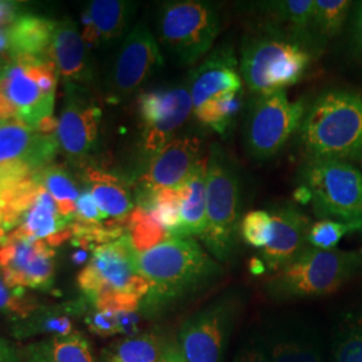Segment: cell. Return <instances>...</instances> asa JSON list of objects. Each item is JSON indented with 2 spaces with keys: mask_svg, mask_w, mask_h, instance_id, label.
<instances>
[{
  "mask_svg": "<svg viewBox=\"0 0 362 362\" xmlns=\"http://www.w3.org/2000/svg\"><path fill=\"white\" fill-rule=\"evenodd\" d=\"M86 324L91 332L103 337L119 334L118 325V311L110 309H94L86 317Z\"/></svg>",
  "mask_w": 362,
  "mask_h": 362,
  "instance_id": "41",
  "label": "cell"
},
{
  "mask_svg": "<svg viewBox=\"0 0 362 362\" xmlns=\"http://www.w3.org/2000/svg\"><path fill=\"white\" fill-rule=\"evenodd\" d=\"M243 106V91L223 94L194 109V116L202 125L224 136Z\"/></svg>",
  "mask_w": 362,
  "mask_h": 362,
  "instance_id": "31",
  "label": "cell"
},
{
  "mask_svg": "<svg viewBox=\"0 0 362 362\" xmlns=\"http://www.w3.org/2000/svg\"><path fill=\"white\" fill-rule=\"evenodd\" d=\"M356 30H357V38L362 46V3L358 7V13H357V22H356Z\"/></svg>",
  "mask_w": 362,
  "mask_h": 362,
  "instance_id": "48",
  "label": "cell"
},
{
  "mask_svg": "<svg viewBox=\"0 0 362 362\" xmlns=\"http://www.w3.org/2000/svg\"><path fill=\"white\" fill-rule=\"evenodd\" d=\"M168 344L156 333H139L105 350L104 362H163Z\"/></svg>",
  "mask_w": 362,
  "mask_h": 362,
  "instance_id": "29",
  "label": "cell"
},
{
  "mask_svg": "<svg viewBox=\"0 0 362 362\" xmlns=\"http://www.w3.org/2000/svg\"><path fill=\"white\" fill-rule=\"evenodd\" d=\"M137 101L143 149L149 157L173 140L194 113L187 83L161 90L144 91Z\"/></svg>",
  "mask_w": 362,
  "mask_h": 362,
  "instance_id": "12",
  "label": "cell"
},
{
  "mask_svg": "<svg viewBox=\"0 0 362 362\" xmlns=\"http://www.w3.org/2000/svg\"><path fill=\"white\" fill-rule=\"evenodd\" d=\"M164 65L160 45L144 23L134 27L124 40L109 81V98L118 103L132 95Z\"/></svg>",
  "mask_w": 362,
  "mask_h": 362,
  "instance_id": "14",
  "label": "cell"
},
{
  "mask_svg": "<svg viewBox=\"0 0 362 362\" xmlns=\"http://www.w3.org/2000/svg\"><path fill=\"white\" fill-rule=\"evenodd\" d=\"M26 362H95L89 341L78 332L42 338L27 345Z\"/></svg>",
  "mask_w": 362,
  "mask_h": 362,
  "instance_id": "27",
  "label": "cell"
},
{
  "mask_svg": "<svg viewBox=\"0 0 362 362\" xmlns=\"http://www.w3.org/2000/svg\"><path fill=\"white\" fill-rule=\"evenodd\" d=\"M134 250L125 233L97 246L78 275V285L94 309L139 311L149 285L136 270Z\"/></svg>",
  "mask_w": 362,
  "mask_h": 362,
  "instance_id": "4",
  "label": "cell"
},
{
  "mask_svg": "<svg viewBox=\"0 0 362 362\" xmlns=\"http://www.w3.org/2000/svg\"><path fill=\"white\" fill-rule=\"evenodd\" d=\"M86 259H88V251L85 248H82L81 251H78L77 254L74 255V260L77 263H83Z\"/></svg>",
  "mask_w": 362,
  "mask_h": 362,
  "instance_id": "49",
  "label": "cell"
},
{
  "mask_svg": "<svg viewBox=\"0 0 362 362\" xmlns=\"http://www.w3.org/2000/svg\"><path fill=\"white\" fill-rule=\"evenodd\" d=\"M163 362H187L184 360L176 342H169Z\"/></svg>",
  "mask_w": 362,
  "mask_h": 362,
  "instance_id": "46",
  "label": "cell"
},
{
  "mask_svg": "<svg viewBox=\"0 0 362 362\" xmlns=\"http://www.w3.org/2000/svg\"><path fill=\"white\" fill-rule=\"evenodd\" d=\"M264 339L272 362H322L315 338L303 329H276Z\"/></svg>",
  "mask_w": 362,
  "mask_h": 362,
  "instance_id": "28",
  "label": "cell"
},
{
  "mask_svg": "<svg viewBox=\"0 0 362 362\" xmlns=\"http://www.w3.org/2000/svg\"><path fill=\"white\" fill-rule=\"evenodd\" d=\"M350 6L349 0H315L311 34L321 39L337 37L346 22Z\"/></svg>",
  "mask_w": 362,
  "mask_h": 362,
  "instance_id": "34",
  "label": "cell"
},
{
  "mask_svg": "<svg viewBox=\"0 0 362 362\" xmlns=\"http://www.w3.org/2000/svg\"><path fill=\"white\" fill-rule=\"evenodd\" d=\"M85 181L106 218H112L113 220L110 221L117 224L127 226L130 212L133 211V203L125 182L118 176L91 167L85 169Z\"/></svg>",
  "mask_w": 362,
  "mask_h": 362,
  "instance_id": "24",
  "label": "cell"
},
{
  "mask_svg": "<svg viewBox=\"0 0 362 362\" xmlns=\"http://www.w3.org/2000/svg\"><path fill=\"white\" fill-rule=\"evenodd\" d=\"M35 129L45 136H52L58 129V119L54 116L46 117L39 122Z\"/></svg>",
  "mask_w": 362,
  "mask_h": 362,
  "instance_id": "45",
  "label": "cell"
},
{
  "mask_svg": "<svg viewBox=\"0 0 362 362\" xmlns=\"http://www.w3.org/2000/svg\"><path fill=\"white\" fill-rule=\"evenodd\" d=\"M70 223L59 214L52 194L42 187L22 223L10 233L22 239L42 240L50 247L59 246L73 236Z\"/></svg>",
  "mask_w": 362,
  "mask_h": 362,
  "instance_id": "21",
  "label": "cell"
},
{
  "mask_svg": "<svg viewBox=\"0 0 362 362\" xmlns=\"http://www.w3.org/2000/svg\"><path fill=\"white\" fill-rule=\"evenodd\" d=\"M88 46L70 19L58 22L50 46V58L66 86H79L90 82L91 69Z\"/></svg>",
  "mask_w": 362,
  "mask_h": 362,
  "instance_id": "20",
  "label": "cell"
},
{
  "mask_svg": "<svg viewBox=\"0 0 362 362\" xmlns=\"http://www.w3.org/2000/svg\"><path fill=\"white\" fill-rule=\"evenodd\" d=\"M220 30L219 13L207 1H168L157 16L160 42L184 65H196L206 58Z\"/></svg>",
  "mask_w": 362,
  "mask_h": 362,
  "instance_id": "8",
  "label": "cell"
},
{
  "mask_svg": "<svg viewBox=\"0 0 362 362\" xmlns=\"http://www.w3.org/2000/svg\"><path fill=\"white\" fill-rule=\"evenodd\" d=\"M242 188L238 170L218 144L207 155V226L200 236L204 248L221 263H230L240 240Z\"/></svg>",
  "mask_w": 362,
  "mask_h": 362,
  "instance_id": "6",
  "label": "cell"
},
{
  "mask_svg": "<svg viewBox=\"0 0 362 362\" xmlns=\"http://www.w3.org/2000/svg\"><path fill=\"white\" fill-rule=\"evenodd\" d=\"M38 306L33 299L25 297L23 290L10 288L0 276V311L11 315L13 321L25 318Z\"/></svg>",
  "mask_w": 362,
  "mask_h": 362,
  "instance_id": "38",
  "label": "cell"
},
{
  "mask_svg": "<svg viewBox=\"0 0 362 362\" xmlns=\"http://www.w3.org/2000/svg\"><path fill=\"white\" fill-rule=\"evenodd\" d=\"M181 189H163L155 194L140 196L139 206L170 235L176 236L180 228Z\"/></svg>",
  "mask_w": 362,
  "mask_h": 362,
  "instance_id": "32",
  "label": "cell"
},
{
  "mask_svg": "<svg viewBox=\"0 0 362 362\" xmlns=\"http://www.w3.org/2000/svg\"><path fill=\"white\" fill-rule=\"evenodd\" d=\"M81 305H64L58 308H37L25 318L13 321V334L16 338H43L66 336L73 333L74 318L79 314Z\"/></svg>",
  "mask_w": 362,
  "mask_h": 362,
  "instance_id": "26",
  "label": "cell"
},
{
  "mask_svg": "<svg viewBox=\"0 0 362 362\" xmlns=\"http://www.w3.org/2000/svg\"><path fill=\"white\" fill-rule=\"evenodd\" d=\"M238 309V297L224 296L188 317L181 325L176 341L184 360L224 362Z\"/></svg>",
  "mask_w": 362,
  "mask_h": 362,
  "instance_id": "10",
  "label": "cell"
},
{
  "mask_svg": "<svg viewBox=\"0 0 362 362\" xmlns=\"http://www.w3.org/2000/svg\"><path fill=\"white\" fill-rule=\"evenodd\" d=\"M130 4L121 0H94L82 13V38L90 49L119 38L129 19Z\"/></svg>",
  "mask_w": 362,
  "mask_h": 362,
  "instance_id": "23",
  "label": "cell"
},
{
  "mask_svg": "<svg viewBox=\"0 0 362 362\" xmlns=\"http://www.w3.org/2000/svg\"><path fill=\"white\" fill-rule=\"evenodd\" d=\"M233 362H272L264 337L252 336L247 338L235 354Z\"/></svg>",
  "mask_w": 362,
  "mask_h": 362,
  "instance_id": "42",
  "label": "cell"
},
{
  "mask_svg": "<svg viewBox=\"0 0 362 362\" xmlns=\"http://www.w3.org/2000/svg\"><path fill=\"white\" fill-rule=\"evenodd\" d=\"M7 188H11V187H8L4 181L0 179V192H1V191H4V189H7Z\"/></svg>",
  "mask_w": 362,
  "mask_h": 362,
  "instance_id": "50",
  "label": "cell"
},
{
  "mask_svg": "<svg viewBox=\"0 0 362 362\" xmlns=\"http://www.w3.org/2000/svg\"><path fill=\"white\" fill-rule=\"evenodd\" d=\"M299 181L308 191L318 219L339 221L354 233H362V172L356 165L308 157L299 172Z\"/></svg>",
  "mask_w": 362,
  "mask_h": 362,
  "instance_id": "7",
  "label": "cell"
},
{
  "mask_svg": "<svg viewBox=\"0 0 362 362\" xmlns=\"http://www.w3.org/2000/svg\"><path fill=\"white\" fill-rule=\"evenodd\" d=\"M272 226V215L269 211H250L240 221V236L247 245L262 250L270 242Z\"/></svg>",
  "mask_w": 362,
  "mask_h": 362,
  "instance_id": "36",
  "label": "cell"
},
{
  "mask_svg": "<svg viewBox=\"0 0 362 362\" xmlns=\"http://www.w3.org/2000/svg\"><path fill=\"white\" fill-rule=\"evenodd\" d=\"M350 233L354 231L348 224L334 220H318L311 226L309 245L324 251L336 250L341 239Z\"/></svg>",
  "mask_w": 362,
  "mask_h": 362,
  "instance_id": "37",
  "label": "cell"
},
{
  "mask_svg": "<svg viewBox=\"0 0 362 362\" xmlns=\"http://www.w3.org/2000/svg\"><path fill=\"white\" fill-rule=\"evenodd\" d=\"M311 59L306 42L279 27L262 26L243 39L239 69L248 91L262 95L298 83Z\"/></svg>",
  "mask_w": 362,
  "mask_h": 362,
  "instance_id": "3",
  "label": "cell"
},
{
  "mask_svg": "<svg viewBox=\"0 0 362 362\" xmlns=\"http://www.w3.org/2000/svg\"><path fill=\"white\" fill-rule=\"evenodd\" d=\"M52 247L13 233L0 238V276L10 288L46 290L55 275Z\"/></svg>",
  "mask_w": 362,
  "mask_h": 362,
  "instance_id": "13",
  "label": "cell"
},
{
  "mask_svg": "<svg viewBox=\"0 0 362 362\" xmlns=\"http://www.w3.org/2000/svg\"><path fill=\"white\" fill-rule=\"evenodd\" d=\"M298 134L309 157L361 165V93L324 91L308 106Z\"/></svg>",
  "mask_w": 362,
  "mask_h": 362,
  "instance_id": "2",
  "label": "cell"
},
{
  "mask_svg": "<svg viewBox=\"0 0 362 362\" xmlns=\"http://www.w3.org/2000/svg\"><path fill=\"white\" fill-rule=\"evenodd\" d=\"M137 272L149 285L144 310L161 313L218 282L224 269L194 238L172 236L144 252H134Z\"/></svg>",
  "mask_w": 362,
  "mask_h": 362,
  "instance_id": "1",
  "label": "cell"
},
{
  "mask_svg": "<svg viewBox=\"0 0 362 362\" xmlns=\"http://www.w3.org/2000/svg\"><path fill=\"white\" fill-rule=\"evenodd\" d=\"M315 0H285L270 3L272 13L291 27V34L306 42L311 35Z\"/></svg>",
  "mask_w": 362,
  "mask_h": 362,
  "instance_id": "35",
  "label": "cell"
},
{
  "mask_svg": "<svg viewBox=\"0 0 362 362\" xmlns=\"http://www.w3.org/2000/svg\"><path fill=\"white\" fill-rule=\"evenodd\" d=\"M130 243L136 252H144L172 238L145 208L137 206L130 212L127 221Z\"/></svg>",
  "mask_w": 362,
  "mask_h": 362,
  "instance_id": "33",
  "label": "cell"
},
{
  "mask_svg": "<svg viewBox=\"0 0 362 362\" xmlns=\"http://www.w3.org/2000/svg\"><path fill=\"white\" fill-rule=\"evenodd\" d=\"M16 18V6L10 1H0V28L13 25Z\"/></svg>",
  "mask_w": 362,
  "mask_h": 362,
  "instance_id": "44",
  "label": "cell"
},
{
  "mask_svg": "<svg viewBox=\"0 0 362 362\" xmlns=\"http://www.w3.org/2000/svg\"><path fill=\"white\" fill-rule=\"evenodd\" d=\"M203 158L202 140L199 137L176 136L149 157L146 168L140 176V196L163 189H181Z\"/></svg>",
  "mask_w": 362,
  "mask_h": 362,
  "instance_id": "15",
  "label": "cell"
},
{
  "mask_svg": "<svg viewBox=\"0 0 362 362\" xmlns=\"http://www.w3.org/2000/svg\"><path fill=\"white\" fill-rule=\"evenodd\" d=\"M272 238L269 245L260 250V259L267 272H279L281 269L299 258L309 245V233L313 221L293 203H282L270 211Z\"/></svg>",
  "mask_w": 362,
  "mask_h": 362,
  "instance_id": "16",
  "label": "cell"
},
{
  "mask_svg": "<svg viewBox=\"0 0 362 362\" xmlns=\"http://www.w3.org/2000/svg\"><path fill=\"white\" fill-rule=\"evenodd\" d=\"M180 228L177 238L202 236L207 226V156L181 188Z\"/></svg>",
  "mask_w": 362,
  "mask_h": 362,
  "instance_id": "25",
  "label": "cell"
},
{
  "mask_svg": "<svg viewBox=\"0 0 362 362\" xmlns=\"http://www.w3.org/2000/svg\"><path fill=\"white\" fill-rule=\"evenodd\" d=\"M58 148L55 134L45 136L19 119L0 122V177L10 185L35 177Z\"/></svg>",
  "mask_w": 362,
  "mask_h": 362,
  "instance_id": "11",
  "label": "cell"
},
{
  "mask_svg": "<svg viewBox=\"0 0 362 362\" xmlns=\"http://www.w3.org/2000/svg\"><path fill=\"white\" fill-rule=\"evenodd\" d=\"M10 55V39L7 28H0V61L7 59Z\"/></svg>",
  "mask_w": 362,
  "mask_h": 362,
  "instance_id": "47",
  "label": "cell"
},
{
  "mask_svg": "<svg viewBox=\"0 0 362 362\" xmlns=\"http://www.w3.org/2000/svg\"><path fill=\"white\" fill-rule=\"evenodd\" d=\"M55 26L57 22L42 16H18L13 25L7 27L10 39L8 58L23 65L52 59L49 50Z\"/></svg>",
  "mask_w": 362,
  "mask_h": 362,
  "instance_id": "22",
  "label": "cell"
},
{
  "mask_svg": "<svg viewBox=\"0 0 362 362\" xmlns=\"http://www.w3.org/2000/svg\"><path fill=\"white\" fill-rule=\"evenodd\" d=\"M0 93L15 110L16 119L31 128L52 116L55 95H47L27 71L11 58L0 61Z\"/></svg>",
  "mask_w": 362,
  "mask_h": 362,
  "instance_id": "18",
  "label": "cell"
},
{
  "mask_svg": "<svg viewBox=\"0 0 362 362\" xmlns=\"http://www.w3.org/2000/svg\"><path fill=\"white\" fill-rule=\"evenodd\" d=\"M106 219H107L106 215L95 203L90 191L88 188L82 191L76 203V214L71 221L86 224V226H95V224H103L105 221H107Z\"/></svg>",
  "mask_w": 362,
  "mask_h": 362,
  "instance_id": "40",
  "label": "cell"
},
{
  "mask_svg": "<svg viewBox=\"0 0 362 362\" xmlns=\"http://www.w3.org/2000/svg\"><path fill=\"white\" fill-rule=\"evenodd\" d=\"M66 105L55 137L69 160L82 163L97 146L101 109L86 101L77 86H66Z\"/></svg>",
  "mask_w": 362,
  "mask_h": 362,
  "instance_id": "17",
  "label": "cell"
},
{
  "mask_svg": "<svg viewBox=\"0 0 362 362\" xmlns=\"http://www.w3.org/2000/svg\"><path fill=\"white\" fill-rule=\"evenodd\" d=\"M334 362H362V324L356 325L341 337Z\"/></svg>",
  "mask_w": 362,
  "mask_h": 362,
  "instance_id": "39",
  "label": "cell"
},
{
  "mask_svg": "<svg viewBox=\"0 0 362 362\" xmlns=\"http://www.w3.org/2000/svg\"><path fill=\"white\" fill-rule=\"evenodd\" d=\"M308 106L290 101L285 90L252 95L245 118L247 153L257 161L278 155L300 129Z\"/></svg>",
  "mask_w": 362,
  "mask_h": 362,
  "instance_id": "9",
  "label": "cell"
},
{
  "mask_svg": "<svg viewBox=\"0 0 362 362\" xmlns=\"http://www.w3.org/2000/svg\"><path fill=\"white\" fill-rule=\"evenodd\" d=\"M37 180L54 197L59 214L71 221L76 214V203L81 192L78 191V187L69 172L61 165L50 164L39 172Z\"/></svg>",
  "mask_w": 362,
  "mask_h": 362,
  "instance_id": "30",
  "label": "cell"
},
{
  "mask_svg": "<svg viewBox=\"0 0 362 362\" xmlns=\"http://www.w3.org/2000/svg\"><path fill=\"white\" fill-rule=\"evenodd\" d=\"M187 86L194 109L223 94L243 91V78L233 47L221 46L209 52L191 71Z\"/></svg>",
  "mask_w": 362,
  "mask_h": 362,
  "instance_id": "19",
  "label": "cell"
},
{
  "mask_svg": "<svg viewBox=\"0 0 362 362\" xmlns=\"http://www.w3.org/2000/svg\"><path fill=\"white\" fill-rule=\"evenodd\" d=\"M362 270V250L324 251L310 247L267 279L266 296L276 302L325 297Z\"/></svg>",
  "mask_w": 362,
  "mask_h": 362,
  "instance_id": "5",
  "label": "cell"
},
{
  "mask_svg": "<svg viewBox=\"0 0 362 362\" xmlns=\"http://www.w3.org/2000/svg\"><path fill=\"white\" fill-rule=\"evenodd\" d=\"M0 362H21V356L15 345L3 337H0Z\"/></svg>",
  "mask_w": 362,
  "mask_h": 362,
  "instance_id": "43",
  "label": "cell"
}]
</instances>
